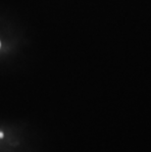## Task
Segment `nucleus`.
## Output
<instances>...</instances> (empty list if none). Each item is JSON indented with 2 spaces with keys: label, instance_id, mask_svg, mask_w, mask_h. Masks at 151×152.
<instances>
[{
  "label": "nucleus",
  "instance_id": "1",
  "mask_svg": "<svg viewBox=\"0 0 151 152\" xmlns=\"http://www.w3.org/2000/svg\"><path fill=\"white\" fill-rule=\"evenodd\" d=\"M3 137V132H0V138Z\"/></svg>",
  "mask_w": 151,
  "mask_h": 152
}]
</instances>
